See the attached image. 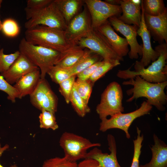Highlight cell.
I'll return each instance as SVG.
<instances>
[{
  "label": "cell",
  "mask_w": 167,
  "mask_h": 167,
  "mask_svg": "<svg viewBox=\"0 0 167 167\" xmlns=\"http://www.w3.org/2000/svg\"><path fill=\"white\" fill-rule=\"evenodd\" d=\"M145 25L151 36L159 44L167 43V10L162 14L152 16L144 13Z\"/></svg>",
  "instance_id": "obj_16"
},
{
  "label": "cell",
  "mask_w": 167,
  "mask_h": 167,
  "mask_svg": "<svg viewBox=\"0 0 167 167\" xmlns=\"http://www.w3.org/2000/svg\"><path fill=\"white\" fill-rule=\"evenodd\" d=\"M2 2V0H0V6H1V4Z\"/></svg>",
  "instance_id": "obj_44"
},
{
  "label": "cell",
  "mask_w": 167,
  "mask_h": 167,
  "mask_svg": "<svg viewBox=\"0 0 167 167\" xmlns=\"http://www.w3.org/2000/svg\"><path fill=\"white\" fill-rule=\"evenodd\" d=\"M120 6L122 15L118 18L126 24L139 27L141 18V5L134 4L131 0H120Z\"/></svg>",
  "instance_id": "obj_19"
},
{
  "label": "cell",
  "mask_w": 167,
  "mask_h": 167,
  "mask_svg": "<svg viewBox=\"0 0 167 167\" xmlns=\"http://www.w3.org/2000/svg\"><path fill=\"white\" fill-rule=\"evenodd\" d=\"M107 39L114 51L120 57L127 55L129 49L126 39L119 36L114 31L108 20L97 29Z\"/></svg>",
  "instance_id": "obj_18"
},
{
  "label": "cell",
  "mask_w": 167,
  "mask_h": 167,
  "mask_svg": "<svg viewBox=\"0 0 167 167\" xmlns=\"http://www.w3.org/2000/svg\"><path fill=\"white\" fill-rule=\"evenodd\" d=\"M47 74L49 75L53 81L58 84L72 76L68 69L57 65L51 67Z\"/></svg>",
  "instance_id": "obj_30"
},
{
  "label": "cell",
  "mask_w": 167,
  "mask_h": 167,
  "mask_svg": "<svg viewBox=\"0 0 167 167\" xmlns=\"http://www.w3.org/2000/svg\"><path fill=\"white\" fill-rule=\"evenodd\" d=\"M141 18L140 24L137 31V34L141 37L143 41L142 58L140 61H136L135 69L147 66L151 62L156 60L159 56V52L152 46L151 36L145 24L144 12L141 5Z\"/></svg>",
  "instance_id": "obj_14"
},
{
  "label": "cell",
  "mask_w": 167,
  "mask_h": 167,
  "mask_svg": "<svg viewBox=\"0 0 167 167\" xmlns=\"http://www.w3.org/2000/svg\"><path fill=\"white\" fill-rule=\"evenodd\" d=\"M0 90L6 93L7 99L12 102L15 103L16 98H19V93L17 90L8 83L0 74Z\"/></svg>",
  "instance_id": "obj_36"
},
{
  "label": "cell",
  "mask_w": 167,
  "mask_h": 167,
  "mask_svg": "<svg viewBox=\"0 0 167 167\" xmlns=\"http://www.w3.org/2000/svg\"><path fill=\"white\" fill-rule=\"evenodd\" d=\"M84 51L83 49L75 45L66 51L61 53L55 65L66 69L71 68L79 61Z\"/></svg>",
  "instance_id": "obj_23"
},
{
  "label": "cell",
  "mask_w": 167,
  "mask_h": 167,
  "mask_svg": "<svg viewBox=\"0 0 167 167\" xmlns=\"http://www.w3.org/2000/svg\"><path fill=\"white\" fill-rule=\"evenodd\" d=\"M19 51L40 70L41 78L45 79L49 69L55 65L61 53L45 47L33 45L24 37L19 45Z\"/></svg>",
  "instance_id": "obj_5"
},
{
  "label": "cell",
  "mask_w": 167,
  "mask_h": 167,
  "mask_svg": "<svg viewBox=\"0 0 167 167\" xmlns=\"http://www.w3.org/2000/svg\"><path fill=\"white\" fill-rule=\"evenodd\" d=\"M120 64V61L118 60H103V63L96 69L89 80L94 84L108 71Z\"/></svg>",
  "instance_id": "obj_27"
},
{
  "label": "cell",
  "mask_w": 167,
  "mask_h": 167,
  "mask_svg": "<svg viewBox=\"0 0 167 167\" xmlns=\"http://www.w3.org/2000/svg\"><path fill=\"white\" fill-rule=\"evenodd\" d=\"M1 7V6H0V8ZM2 22L1 21L0 19V31L2 29Z\"/></svg>",
  "instance_id": "obj_43"
},
{
  "label": "cell",
  "mask_w": 167,
  "mask_h": 167,
  "mask_svg": "<svg viewBox=\"0 0 167 167\" xmlns=\"http://www.w3.org/2000/svg\"><path fill=\"white\" fill-rule=\"evenodd\" d=\"M24 38L32 44L50 48L61 53L75 45L68 41L64 31L42 25L26 29Z\"/></svg>",
  "instance_id": "obj_3"
},
{
  "label": "cell",
  "mask_w": 167,
  "mask_h": 167,
  "mask_svg": "<svg viewBox=\"0 0 167 167\" xmlns=\"http://www.w3.org/2000/svg\"><path fill=\"white\" fill-rule=\"evenodd\" d=\"M59 143L64 153V156L70 161L75 162L84 159L90 148L101 146L100 143H92L86 138L68 132L62 134Z\"/></svg>",
  "instance_id": "obj_7"
},
{
  "label": "cell",
  "mask_w": 167,
  "mask_h": 167,
  "mask_svg": "<svg viewBox=\"0 0 167 167\" xmlns=\"http://www.w3.org/2000/svg\"><path fill=\"white\" fill-rule=\"evenodd\" d=\"M1 30L6 36L13 37L19 35L20 28L18 23L15 19L7 18L5 19L2 23Z\"/></svg>",
  "instance_id": "obj_32"
},
{
  "label": "cell",
  "mask_w": 167,
  "mask_h": 167,
  "mask_svg": "<svg viewBox=\"0 0 167 167\" xmlns=\"http://www.w3.org/2000/svg\"><path fill=\"white\" fill-rule=\"evenodd\" d=\"M27 21L24 27L28 29L42 25L65 31L67 24L54 0L46 6L38 9H24Z\"/></svg>",
  "instance_id": "obj_4"
},
{
  "label": "cell",
  "mask_w": 167,
  "mask_h": 167,
  "mask_svg": "<svg viewBox=\"0 0 167 167\" xmlns=\"http://www.w3.org/2000/svg\"><path fill=\"white\" fill-rule=\"evenodd\" d=\"M75 45L98 54L103 60H124L116 54L107 39L97 29H93L86 37L79 40Z\"/></svg>",
  "instance_id": "obj_9"
},
{
  "label": "cell",
  "mask_w": 167,
  "mask_h": 167,
  "mask_svg": "<svg viewBox=\"0 0 167 167\" xmlns=\"http://www.w3.org/2000/svg\"><path fill=\"white\" fill-rule=\"evenodd\" d=\"M103 62V60L97 62L87 67L76 75L77 79L83 80L89 79L96 69L101 65Z\"/></svg>",
  "instance_id": "obj_37"
},
{
  "label": "cell",
  "mask_w": 167,
  "mask_h": 167,
  "mask_svg": "<svg viewBox=\"0 0 167 167\" xmlns=\"http://www.w3.org/2000/svg\"><path fill=\"white\" fill-rule=\"evenodd\" d=\"M39 69L24 55L20 54L8 69L0 75L10 84H15L28 73Z\"/></svg>",
  "instance_id": "obj_17"
},
{
  "label": "cell",
  "mask_w": 167,
  "mask_h": 167,
  "mask_svg": "<svg viewBox=\"0 0 167 167\" xmlns=\"http://www.w3.org/2000/svg\"><path fill=\"white\" fill-rule=\"evenodd\" d=\"M159 56L157 59L146 68L142 67L130 70V67L125 70H119L117 76L126 79L139 76L145 80L152 83H160L167 81V43L164 42L155 47Z\"/></svg>",
  "instance_id": "obj_2"
},
{
  "label": "cell",
  "mask_w": 167,
  "mask_h": 167,
  "mask_svg": "<svg viewBox=\"0 0 167 167\" xmlns=\"http://www.w3.org/2000/svg\"><path fill=\"white\" fill-rule=\"evenodd\" d=\"M84 54L79 61L72 67L67 69L71 76H76L84 70L95 63L102 60L100 56L92 53L89 49H85Z\"/></svg>",
  "instance_id": "obj_24"
},
{
  "label": "cell",
  "mask_w": 167,
  "mask_h": 167,
  "mask_svg": "<svg viewBox=\"0 0 167 167\" xmlns=\"http://www.w3.org/2000/svg\"><path fill=\"white\" fill-rule=\"evenodd\" d=\"M141 5L144 13L152 16L160 15L167 10L163 0H143Z\"/></svg>",
  "instance_id": "obj_26"
},
{
  "label": "cell",
  "mask_w": 167,
  "mask_h": 167,
  "mask_svg": "<svg viewBox=\"0 0 167 167\" xmlns=\"http://www.w3.org/2000/svg\"><path fill=\"white\" fill-rule=\"evenodd\" d=\"M42 167H78L75 162L70 161L64 156L56 157L45 161Z\"/></svg>",
  "instance_id": "obj_33"
},
{
  "label": "cell",
  "mask_w": 167,
  "mask_h": 167,
  "mask_svg": "<svg viewBox=\"0 0 167 167\" xmlns=\"http://www.w3.org/2000/svg\"></svg>",
  "instance_id": "obj_45"
},
{
  "label": "cell",
  "mask_w": 167,
  "mask_h": 167,
  "mask_svg": "<svg viewBox=\"0 0 167 167\" xmlns=\"http://www.w3.org/2000/svg\"><path fill=\"white\" fill-rule=\"evenodd\" d=\"M39 117L40 126L41 128L50 129L55 131L58 128L55 114L45 110L41 111Z\"/></svg>",
  "instance_id": "obj_29"
},
{
  "label": "cell",
  "mask_w": 167,
  "mask_h": 167,
  "mask_svg": "<svg viewBox=\"0 0 167 167\" xmlns=\"http://www.w3.org/2000/svg\"><path fill=\"white\" fill-rule=\"evenodd\" d=\"M137 138L134 140V151L133 158L131 167H139V158L141 153L142 142L143 140V136L141 134V130L137 127Z\"/></svg>",
  "instance_id": "obj_34"
},
{
  "label": "cell",
  "mask_w": 167,
  "mask_h": 167,
  "mask_svg": "<svg viewBox=\"0 0 167 167\" xmlns=\"http://www.w3.org/2000/svg\"><path fill=\"white\" fill-rule=\"evenodd\" d=\"M132 2L136 5H141L142 0H131Z\"/></svg>",
  "instance_id": "obj_42"
},
{
  "label": "cell",
  "mask_w": 167,
  "mask_h": 167,
  "mask_svg": "<svg viewBox=\"0 0 167 167\" xmlns=\"http://www.w3.org/2000/svg\"><path fill=\"white\" fill-rule=\"evenodd\" d=\"M91 19L87 10L84 9L68 23L65 32L68 41L72 45L86 37L92 31Z\"/></svg>",
  "instance_id": "obj_12"
},
{
  "label": "cell",
  "mask_w": 167,
  "mask_h": 167,
  "mask_svg": "<svg viewBox=\"0 0 167 167\" xmlns=\"http://www.w3.org/2000/svg\"><path fill=\"white\" fill-rule=\"evenodd\" d=\"M124 85H132L133 88L126 91L128 96H132L126 100L131 102L140 97L147 99L146 101L148 104L155 106L160 111L165 109V105L167 101V96L164 90L167 85V81L160 83H152L148 82L139 76H136L134 78L130 79L123 82Z\"/></svg>",
  "instance_id": "obj_1"
},
{
  "label": "cell",
  "mask_w": 167,
  "mask_h": 167,
  "mask_svg": "<svg viewBox=\"0 0 167 167\" xmlns=\"http://www.w3.org/2000/svg\"><path fill=\"white\" fill-rule=\"evenodd\" d=\"M123 92L120 84L115 81L110 83L101 95L96 111L101 120L124 111Z\"/></svg>",
  "instance_id": "obj_6"
},
{
  "label": "cell",
  "mask_w": 167,
  "mask_h": 167,
  "mask_svg": "<svg viewBox=\"0 0 167 167\" xmlns=\"http://www.w3.org/2000/svg\"><path fill=\"white\" fill-rule=\"evenodd\" d=\"M78 167H101L98 162L92 159H85L78 164Z\"/></svg>",
  "instance_id": "obj_39"
},
{
  "label": "cell",
  "mask_w": 167,
  "mask_h": 167,
  "mask_svg": "<svg viewBox=\"0 0 167 167\" xmlns=\"http://www.w3.org/2000/svg\"><path fill=\"white\" fill-rule=\"evenodd\" d=\"M52 0H28L26 7L31 9H38L46 6L51 2Z\"/></svg>",
  "instance_id": "obj_38"
},
{
  "label": "cell",
  "mask_w": 167,
  "mask_h": 167,
  "mask_svg": "<svg viewBox=\"0 0 167 167\" xmlns=\"http://www.w3.org/2000/svg\"><path fill=\"white\" fill-rule=\"evenodd\" d=\"M69 100L75 111L80 117H83L90 112V109L88 104L79 95L74 84Z\"/></svg>",
  "instance_id": "obj_25"
},
{
  "label": "cell",
  "mask_w": 167,
  "mask_h": 167,
  "mask_svg": "<svg viewBox=\"0 0 167 167\" xmlns=\"http://www.w3.org/2000/svg\"><path fill=\"white\" fill-rule=\"evenodd\" d=\"M3 48L0 49V73L7 71L20 54L19 50L9 54H5Z\"/></svg>",
  "instance_id": "obj_31"
},
{
  "label": "cell",
  "mask_w": 167,
  "mask_h": 167,
  "mask_svg": "<svg viewBox=\"0 0 167 167\" xmlns=\"http://www.w3.org/2000/svg\"><path fill=\"white\" fill-rule=\"evenodd\" d=\"M152 108V106L144 101L140 107L133 112L123 113H120L107 118L101 120L100 124L99 130L102 132L113 128L120 129L124 131L127 139L130 138L128 130L133 121L136 118L149 114Z\"/></svg>",
  "instance_id": "obj_8"
},
{
  "label": "cell",
  "mask_w": 167,
  "mask_h": 167,
  "mask_svg": "<svg viewBox=\"0 0 167 167\" xmlns=\"http://www.w3.org/2000/svg\"><path fill=\"white\" fill-rule=\"evenodd\" d=\"M94 84L89 79L83 80L78 79L74 83L78 94L87 104H88Z\"/></svg>",
  "instance_id": "obj_28"
},
{
  "label": "cell",
  "mask_w": 167,
  "mask_h": 167,
  "mask_svg": "<svg viewBox=\"0 0 167 167\" xmlns=\"http://www.w3.org/2000/svg\"><path fill=\"white\" fill-rule=\"evenodd\" d=\"M67 24L70 21L79 13L83 4L82 0H54Z\"/></svg>",
  "instance_id": "obj_22"
},
{
  "label": "cell",
  "mask_w": 167,
  "mask_h": 167,
  "mask_svg": "<svg viewBox=\"0 0 167 167\" xmlns=\"http://www.w3.org/2000/svg\"><path fill=\"white\" fill-rule=\"evenodd\" d=\"M39 69L30 72L20 78L13 86L19 93V98L29 95L33 92L41 79Z\"/></svg>",
  "instance_id": "obj_21"
},
{
  "label": "cell",
  "mask_w": 167,
  "mask_h": 167,
  "mask_svg": "<svg viewBox=\"0 0 167 167\" xmlns=\"http://www.w3.org/2000/svg\"><path fill=\"white\" fill-rule=\"evenodd\" d=\"M76 77L75 75L72 76L59 84V91L67 104L70 103V96L75 81Z\"/></svg>",
  "instance_id": "obj_35"
},
{
  "label": "cell",
  "mask_w": 167,
  "mask_h": 167,
  "mask_svg": "<svg viewBox=\"0 0 167 167\" xmlns=\"http://www.w3.org/2000/svg\"><path fill=\"white\" fill-rule=\"evenodd\" d=\"M30 96L31 104L41 111L44 109L54 114L57 111V97L45 78H41Z\"/></svg>",
  "instance_id": "obj_11"
},
{
  "label": "cell",
  "mask_w": 167,
  "mask_h": 167,
  "mask_svg": "<svg viewBox=\"0 0 167 167\" xmlns=\"http://www.w3.org/2000/svg\"><path fill=\"white\" fill-rule=\"evenodd\" d=\"M109 21L114 29L125 37L130 50L128 54L131 59H136L142 55V45H139L137 39V31L139 27L135 25L126 24L116 16L110 17Z\"/></svg>",
  "instance_id": "obj_13"
},
{
  "label": "cell",
  "mask_w": 167,
  "mask_h": 167,
  "mask_svg": "<svg viewBox=\"0 0 167 167\" xmlns=\"http://www.w3.org/2000/svg\"><path fill=\"white\" fill-rule=\"evenodd\" d=\"M153 139L154 144L151 148L152 159L148 163L139 167H167V145L155 134Z\"/></svg>",
  "instance_id": "obj_20"
},
{
  "label": "cell",
  "mask_w": 167,
  "mask_h": 167,
  "mask_svg": "<svg viewBox=\"0 0 167 167\" xmlns=\"http://www.w3.org/2000/svg\"><path fill=\"white\" fill-rule=\"evenodd\" d=\"M107 139L109 149L110 152L109 154L103 153L101 150L95 147L87 152L85 159H92L96 160L101 167H121L117 159V146L114 136L109 134Z\"/></svg>",
  "instance_id": "obj_15"
},
{
  "label": "cell",
  "mask_w": 167,
  "mask_h": 167,
  "mask_svg": "<svg viewBox=\"0 0 167 167\" xmlns=\"http://www.w3.org/2000/svg\"><path fill=\"white\" fill-rule=\"evenodd\" d=\"M9 147V146L7 144H6L4 147H2L1 143H0V157L1 156L4 152L8 149ZM0 167H4L1 165L0 163ZM10 167H17V166L16 165H14Z\"/></svg>",
  "instance_id": "obj_40"
},
{
  "label": "cell",
  "mask_w": 167,
  "mask_h": 167,
  "mask_svg": "<svg viewBox=\"0 0 167 167\" xmlns=\"http://www.w3.org/2000/svg\"><path fill=\"white\" fill-rule=\"evenodd\" d=\"M84 3L91 15V25L96 29L110 17H118L122 13L120 5H113L100 0H85Z\"/></svg>",
  "instance_id": "obj_10"
},
{
  "label": "cell",
  "mask_w": 167,
  "mask_h": 167,
  "mask_svg": "<svg viewBox=\"0 0 167 167\" xmlns=\"http://www.w3.org/2000/svg\"><path fill=\"white\" fill-rule=\"evenodd\" d=\"M120 0H106L105 1L113 5H120Z\"/></svg>",
  "instance_id": "obj_41"
}]
</instances>
